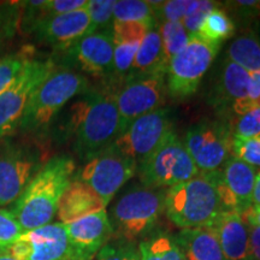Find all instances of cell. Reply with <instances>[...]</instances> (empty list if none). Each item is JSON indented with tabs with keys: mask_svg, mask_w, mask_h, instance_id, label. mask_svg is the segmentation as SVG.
<instances>
[{
	"mask_svg": "<svg viewBox=\"0 0 260 260\" xmlns=\"http://www.w3.org/2000/svg\"><path fill=\"white\" fill-rule=\"evenodd\" d=\"M139 249L141 260H183L175 236L164 232L146 237Z\"/></svg>",
	"mask_w": 260,
	"mask_h": 260,
	"instance_id": "obj_26",
	"label": "cell"
},
{
	"mask_svg": "<svg viewBox=\"0 0 260 260\" xmlns=\"http://www.w3.org/2000/svg\"><path fill=\"white\" fill-rule=\"evenodd\" d=\"M183 144L200 172L220 171L233 155L232 125L223 121L204 119L190 126Z\"/></svg>",
	"mask_w": 260,
	"mask_h": 260,
	"instance_id": "obj_9",
	"label": "cell"
},
{
	"mask_svg": "<svg viewBox=\"0 0 260 260\" xmlns=\"http://www.w3.org/2000/svg\"><path fill=\"white\" fill-rule=\"evenodd\" d=\"M212 175L224 211H234L242 216L251 209L256 177L254 168L232 155L223 169Z\"/></svg>",
	"mask_w": 260,
	"mask_h": 260,
	"instance_id": "obj_15",
	"label": "cell"
},
{
	"mask_svg": "<svg viewBox=\"0 0 260 260\" xmlns=\"http://www.w3.org/2000/svg\"><path fill=\"white\" fill-rule=\"evenodd\" d=\"M61 68H76L81 74L95 79L113 77V40L112 31L90 32L74 46L60 52Z\"/></svg>",
	"mask_w": 260,
	"mask_h": 260,
	"instance_id": "obj_13",
	"label": "cell"
},
{
	"mask_svg": "<svg viewBox=\"0 0 260 260\" xmlns=\"http://www.w3.org/2000/svg\"><path fill=\"white\" fill-rule=\"evenodd\" d=\"M165 191L162 188L138 187L122 195L111 210L112 237L136 242L153 229L165 211Z\"/></svg>",
	"mask_w": 260,
	"mask_h": 260,
	"instance_id": "obj_5",
	"label": "cell"
},
{
	"mask_svg": "<svg viewBox=\"0 0 260 260\" xmlns=\"http://www.w3.org/2000/svg\"><path fill=\"white\" fill-rule=\"evenodd\" d=\"M167 70L168 68L164 63V57H162L160 34L157 29L153 28L146 34L144 40L141 41L126 79L151 76V75L165 76Z\"/></svg>",
	"mask_w": 260,
	"mask_h": 260,
	"instance_id": "obj_24",
	"label": "cell"
},
{
	"mask_svg": "<svg viewBox=\"0 0 260 260\" xmlns=\"http://www.w3.org/2000/svg\"><path fill=\"white\" fill-rule=\"evenodd\" d=\"M158 31L161 38L164 63L168 68L170 60L183 50L190 37L181 22H161Z\"/></svg>",
	"mask_w": 260,
	"mask_h": 260,
	"instance_id": "obj_28",
	"label": "cell"
},
{
	"mask_svg": "<svg viewBox=\"0 0 260 260\" xmlns=\"http://www.w3.org/2000/svg\"><path fill=\"white\" fill-rule=\"evenodd\" d=\"M253 30L255 31L256 37H258L259 41H260V17H259L258 19H256V22H255V27H254V29H253Z\"/></svg>",
	"mask_w": 260,
	"mask_h": 260,
	"instance_id": "obj_43",
	"label": "cell"
},
{
	"mask_svg": "<svg viewBox=\"0 0 260 260\" xmlns=\"http://www.w3.org/2000/svg\"><path fill=\"white\" fill-rule=\"evenodd\" d=\"M115 22H144L157 24L153 8L149 2L140 0H119L113 5V23Z\"/></svg>",
	"mask_w": 260,
	"mask_h": 260,
	"instance_id": "obj_29",
	"label": "cell"
},
{
	"mask_svg": "<svg viewBox=\"0 0 260 260\" xmlns=\"http://www.w3.org/2000/svg\"><path fill=\"white\" fill-rule=\"evenodd\" d=\"M220 45L193 35L183 50L178 52L169 63L167 70V88L176 99H184L197 92L204 75L210 69L219 52Z\"/></svg>",
	"mask_w": 260,
	"mask_h": 260,
	"instance_id": "obj_6",
	"label": "cell"
},
{
	"mask_svg": "<svg viewBox=\"0 0 260 260\" xmlns=\"http://www.w3.org/2000/svg\"><path fill=\"white\" fill-rule=\"evenodd\" d=\"M183 260H225L210 228L183 229L175 236Z\"/></svg>",
	"mask_w": 260,
	"mask_h": 260,
	"instance_id": "obj_23",
	"label": "cell"
},
{
	"mask_svg": "<svg viewBox=\"0 0 260 260\" xmlns=\"http://www.w3.org/2000/svg\"><path fill=\"white\" fill-rule=\"evenodd\" d=\"M117 89L115 99L123 132L139 117L160 109L165 93V76L130 77Z\"/></svg>",
	"mask_w": 260,
	"mask_h": 260,
	"instance_id": "obj_14",
	"label": "cell"
},
{
	"mask_svg": "<svg viewBox=\"0 0 260 260\" xmlns=\"http://www.w3.org/2000/svg\"><path fill=\"white\" fill-rule=\"evenodd\" d=\"M249 226V248H251V260H260V226Z\"/></svg>",
	"mask_w": 260,
	"mask_h": 260,
	"instance_id": "obj_40",
	"label": "cell"
},
{
	"mask_svg": "<svg viewBox=\"0 0 260 260\" xmlns=\"http://www.w3.org/2000/svg\"><path fill=\"white\" fill-rule=\"evenodd\" d=\"M38 149L18 141L0 144V207L14 204L40 170Z\"/></svg>",
	"mask_w": 260,
	"mask_h": 260,
	"instance_id": "obj_11",
	"label": "cell"
},
{
	"mask_svg": "<svg viewBox=\"0 0 260 260\" xmlns=\"http://www.w3.org/2000/svg\"><path fill=\"white\" fill-rule=\"evenodd\" d=\"M106 205L89 186L75 178L61 195L57 209V217L63 224L105 210Z\"/></svg>",
	"mask_w": 260,
	"mask_h": 260,
	"instance_id": "obj_22",
	"label": "cell"
},
{
	"mask_svg": "<svg viewBox=\"0 0 260 260\" xmlns=\"http://www.w3.org/2000/svg\"><path fill=\"white\" fill-rule=\"evenodd\" d=\"M138 164L110 146L102 153L89 159L77 180L89 186L107 206L125 182L135 175Z\"/></svg>",
	"mask_w": 260,
	"mask_h": 260,
	"instance_id": "obj_12",
	"label": "cell"
},
{
	"mask_svg": "<svg viewBox=\"0 0 260 260\" xmlns=\"http://www.w3.org/2000/svg\"><path fill=\"white\" fill-rule=\"evenodd\" d=\"M90 34V19L86 8L48 18L38 25L31 35L38 44L46 45L60 53Z\"/></svg>",
	"mask_w": 260,
	"mask_h": 260,
	"instance_id": "obj_18",
	"label": "cell"
},
{
	"mask_svg": "<svg viewBox=\"0 0 260 260\" xmlns=\"http://www.w3.org/2000/svg\"><path fill=\"white\" fill-rule=\"evenodd\" d=\"M17 260H69V241L63 223L25 232L6 251Z\"/></svg>",
	"mask_w": 260,
	"mask_h": 260,
	"instance_id": "obj_16",
	"label": "cell"
},
{
	"mask_svg": "<svg viewBox=\"0 0 260 260\" xmlns=\"http://www.w3.org/2000/svg\"><path fill=\"white\" fill-rule=\"evenodd\" d=\"M233 138L252 139L260 136V105H255L239 116L232 126Z\"/></svg>",
	"mask_w": 260,
	"mask_h": 260,
	"instance_id": "obj_34",
	"label": "cell"
},
{
	"mask_svg": "<svg viewBox=\"0 0 260 260\" xmlns=\"http://www.w3.org/2000/svg\"><path fill=\"white\" fill-rule=\"evenodd\" d=\"M256 105H260V98L258 99V102H256Z\"/></svg>",
	"mask_w": 260,
	"mask_h": 260,
	"instance_id": "obj_45",
	"label": "cell"
},
{
	"mask_svg": "<svg viewBox=\"0 0 260 260\" xmlns=\"http://www.w3.org/2000/svg\"><path fill=\"white\" fill-rule=\"evenodd\" d=\"M138 169L144 186L162 189L186 182L199 174L186 146L175 133Z\"/></svg>",
	"mask_w": 260,
	"mask_h": 260,
	"instance_id": "obj_8",
	"label": "cell"
},
{
	"mask_svg": "<svg viewBox=\"0 0 260 260\" xmlns=\"http://www.w3.org/2000/svg\"><path fill=\"white\" fill-rule=\"evenodd\" d=\"M252 204L253 206L260 207V172L255 177V183L252 194Z\"/></svg>",
	"mask_w": 260,
	"mask_h": 260,
	"instance_id": "obj_42",
	"label": "cell"
},
{
	"mask_svg": "<svg viewBox=\"0 0 260 260\" xmlns=\"http://www.w3.org/2000/svg\"><path fill=\"white\" fill-rule=\"evenodd\" d=\"M259 98H260V71H255V73L249 74L247 103H248L251 106H255Z\"/></svg>",
	"mask_w": 260,
	"mask_h": 260,
	"instance_id": "obj_39",
	"label": "cell"
},
{
	"mask_svg": "<svg viewBox=\"0 0 260 260\" xmlns=\"http://www.w3.org/2000/svg\"><path fill=\"white\" fill-rule=\"evenodd\" d=\"M56 68L57 65L52 58H31L17 79L0 93V139H6L18 132L32 93Z\"/></svg>",
	"mask_w": 260,
	"mask_h": 260,
	"instance_id": "obj_7",
	"label": "cell"
},
{
	"mask_svg": "<svg viewBox=\"0 0 260 260\" xmlns=\"http://www.w3.org/2000/svg\"><path fill=\"white\" fill-rule=\"evenodd\" d=\"M34 50L30 46L23 47L17 52L0 56V93H3L17 76L31 58H34Z\"/></svg>",
	"mask_w": 260,
	"mask_h": 260,
	"instance_id": "obj_30",
	"label": "cell"
},
{
	"mask_svg": "<svg viewBox=\"0 0 260 260\" xmlns=\"http://www.w3.org/2000/svg\"><path fill=\"white\" fill-rule=\"evenodd\" d=\"M258 10H259V12H260V2H258Z\"/></svg>",
	"mask_w": 260,
	"mask_h": 260,
	"instance_id": "obj_46",
	"label": "cell"
},
{
	"mask_svg": "<svg viewBox=\"0 0 260 260\" xmlns=\"http://www.w3.org/2000/svg\"><path fill=\"white\" fill-rule=\"evenodd\" d=\"M172 133L170 111L160 107L135 119L111 147L133 159L139 167L167 141Z\"/></svg>",
	"mask_w": 260,
	"mask_h": 260,
	"instance_id": "obj_10",
	"label": "cell"
},
{
	"mask_svg": "<svg viewBox=\"0 0 260 260\" xmlns=\"http://www.w3.org/2000/svg\"><path fill=\"white\" fill-rule=\"evenodd\" d=\"M226 59L232 60L249 74L260 71V41L252 29L242 31L230 42Z\"/></svg>",
	"mask_w": 260,
	"mask_h": 260,
	"instance_id": "obj_25",
	"label": "cell"
},
{
	"mask_svg": "<svg viewBox=\"0 0 260 260\" xmlns=\"http://www.w3.org/2000/svg\"><path fill=\"white\" fill-rule=\"evenodd\" d=\"M207 228L216 235L225 260H251L249 226L241 214L223 211Z\"/></svg>",
	"mask_w": 260,
	"mask_h": 260,
	"instance_id": "obj_20",
	"label": "cell"
},
{
	"mask_svg": "<svg viewBox=\"0 0 260 260\" xmlns=\"http://www.w3.org/2000/svg\"><path fill=\"white\" fill-rule=\"evenodd\" d=\"M64 225L69 241V260H92L112 237L106 210Z\"/></svg>",
	"mask_w": 260,
	"mask_h": 260,
	"instance_id": "obj_17",
	"label": "cell"
},
{
	"mask_svg": "<svg viewBox=\"0 0 260 260\" xmlns=\"http://www.w3.org/2000/svg\"><path fill=\"white\" fill-rule=\"evenodd\" d=\"M24 233L11 211L0 209V253H6Z\"/></svg>",
	"mask_w": 260,
	"mask_h": 260,
	"instance_id": "obj_35",
	"label": "cell"
},
{
	"mask_svg": "<svg viewBox=\"0 0 260 260\" xmlns=\"http://www.w3.org/2000/svg\"><path fill=\"white\" fill-rule=\"evenodd\" d=\"M242 218L248 225L260 226V207L252 206L246 213L242 214Z\"/></svg>",
	"mask_w": 260,
	"mask_h": 260,
	"instance_id": "obj_41",
	"label": "cell"
},
{
	"mask_svg": "<svg viewBox=\"0 0 260 260\" xmlns=\"http://www.w3.org/2000/svg\"><path fill=\"white\" fill-rule=\"evenodd\" d=\"M65 132L81 160L109 148L123 133L115 93L89 88L81 94L70 106Z\"/></svg>",
	"mask_w": 260,
	"mask_h": 260,
	"instance_id": "obj_1",
	"label": "cell"
},
{
	"mask_svg": "<svg viewBox=\"0 0 260 260\" xmlns=\"http://www.w3.org/2000/svg\"><path fill=\"white\" fill-rule=\"evenodd\" d=\"M249 73L232 60L222 61L210 93V103L218 109H232L240 116L251 106L247 103Z\"/></svg>",
	"mask_w": 260,
	"mask_h": 260,
	"instance_id": "obj_19",
	"label": "cell"
},
{
	"mask_svg": "<svg viewBox=\"0 0 260 260\" xmlns=\"http://www.w3.org/2000/svg\"><path fill=\"white\" fill-rule=\"evenodd\" d=\"M165 211L169 219L182 229L209 226L224 211L213 175L199 172L171 187L165 195Z\"/></svg>",
	"mask_w": 260,
	"mask_h": 260,
	"instance_id": "obj_4",
	"label": "cell"
},
{
	"mask_svg": "<svg viewBox=\"0 0 260 260\" xmlns=\"http://www.w3.org/2000/svg\"><path fill=\"white\" fill-rule=\"evenodd\" d=\"M22 2L0 4V51H3L19 30Z\"/></svg>",
	"mask_w": 260,
	"mask_h": 260,
	"instance_id": "obj_31",
	"label": "cell"
},
{
	"mask_svg": "<svg viewBox=\"0 0 260 260\" xmlns=\"http://www.w3.org/2000/svg\"><path fill=\"white\" fill-rule=\"evenodd\" d=\"M233 155L260 169V136L252 139L233 138Z\"/></svg>",
	"mask_w": 260,
	"mask_h": 260,
	"instance_id": "obj_37",
	"label": "cell"
},
{
	"mask_svg": "<svg viewBox=\"0 0 260 260\" xmlns=\"http://www.w3.org/2000/svg\"><path fill=\"white\" fill-rule=\"evenodd\" d=\"M155 24L144 22H115L112 25L113 77L125 80L141 41Z\"/></svg>",
	"mask_w": 260,
	"mask_h": 260,
	"instance_id": "obj_21",
	"label": "cell"
},
{
	"mask_svg": "<svg viewBox=\"0 0 260 260\" xmlns=\"http://www.w3.org/2000/svg\"><path fill=\"white\" fill-rule=\"evenodd\" d=\"M113 0H89L87 5L90 19V32L112 31Z\"/></svg>",
	"mask_w": 260,
	"mask_h": 260,
	"instance_id": "obj_33",
	"label": "cell"
},
{
	"mask_svg": "<svg viewBox=\"0 0 260 260\" xmlns=\"http://www.w3.org/2000/svg\"><path fill=\"white\" fill-rule=\"evenodd\" d=\"M235 31V24L223 10L214 9L205 18L197 35L211 44L220 45L226 39L232 38Z\"/></svg>",
	"mask_w": 260,
	"mask_h": 260,
	"instance_id": "obj_27",
	"label": "cell"
},
{
	"mask_svg": "<svg viewBox=\"0 0 260 260\" xmlns=\"http://www.w3.org/2000/svg\"><path fill=\"white\" fill-rule=\"evenodd\" d=\"M76 165L67 154L48 159L29 182L11 212L24 232L45 226L56 216L58 204L73 181Z\"/></svg>",
	"mask_w": 260,
	"mask_h": 260,
	"instance_id": "obj_2",
	"label": "cell"
},
{
	"mask_svg": "<svg viewBox=\"0 0 260 260\" xmlns=\"http://www.w3.org/2000/svg\"><path fill=\"white\" fill-rule=\"evenodd\" d=\"M155 19L161 22H181L197 6L193 0H170V2H149Z\"/></svg>",
	"mask_w": 260,
	"mask_h": 260,
	"instance_id": "obj_32",
	"label": "cell"
},
{
	"mask_svg": "<svg viewBox=\"0 0 260 260\" xmlns=\"http://www.w3.org/2000/svg\"><path fill=\"white\" fill-rule=\"evenodd\" d=\"M0 260H17V259L12 258L11 255L6 254V253H0Z\"/></svg>",
	"mask_w": 260,
	"mask_h": 260,
	"instance_id": "obj_44",
	"label": "cell"
},
{
	"mask_svg": "<svg viewBox=\"0 0 260 260\" xmlns=\"http://www.w3.org/2000/svg\"><path fill=\"white\" fill-rule=\"evenodd\" d=\"M88 89L89 83L84 75L73 69L56 68L32 93L18 132L34 135L47 129L73 98L81 95Z\"/></svg>",
	"mask_w": 260,
	"mask_h": 260,
	"instance_id": "obj_3",
	"label": "cell"
},
{
	"mask_svg": "<svg viewBox=\"0 0 260 260\" xmlns=\"http://www.w3.org/2000/svg\"><path fill=\"white\" fill-rule=\"evenodd\" d=\"M96 255L98 260H141L136 242L123 240L107 242Z\"/></svg>",
	"mask_w": 260,
	"mask_h": 260,
	"instance_id": "obj_36",
	"label": "cell"
},
{
	"mask_svg": "<svg viewBox=\"0 0 260 260\" xmlns=\"http://www.w3.org/2000/svg\"><path fill=\"white\" fill-rule=\"evenodd\" d=\"M217 9V3L214 2H198V4L186 17L181 21L182 25L186 29L189 37H193L199 30L200 25L203 24L205 18L211 11Z\"/></svg>",
	"mask_w": 260,
	"mask_h": 260,
	"instance_id": "obj_38",
	"label": "cell"
}]
</instances>
